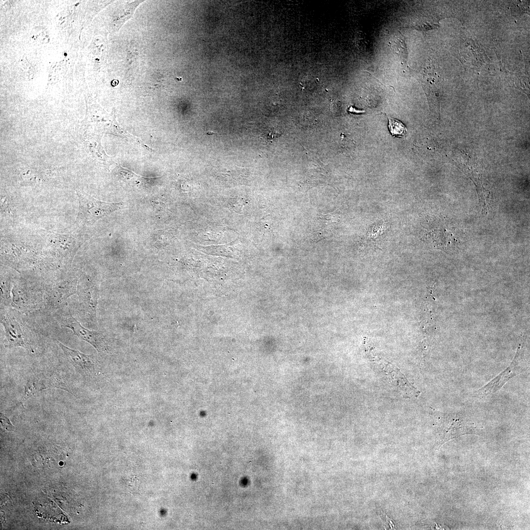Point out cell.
<instances>
[{
	"mask_svg": "<svg viewBox=\"0 0 530 530\" xmlns=\"http://www.w3.org/2000/svg\"><path fill=\"white\" fill-rule=\"evenodd\" d=\"M11 306L27 315L44 307L43 284L18 280L14 282L12 291Z\"/></svg>",
	"mask_w": 530,
	"mask_h": 530,
	"instance_id": "cell-2",
	"label": "cell"
},
{
	"mask_svg": "<svg viewBox=\"0 0 530 530\" xmlns=\"http://www.w3.org/2000/svg\"><path fill=\"white\" fill-rule=\"evenodd\" d=\"M0 323L5 337V346L11 348L22 347L33 351V324L23 314L12 306L0 309Z\"/></svg>",
	"mask_w": 530,
	"mask_h": 530,
	"instance_id": "cell-1",
	"label": "cell"
},
{
	"mask_svg": "<svg viewBox=\"0 0 530 530\" xmlns=\"http://www.w3.org/2000/svg\"><path fill=\"white\" fill-rule=\"evenodd\" d=\"M517 359H514L507 369L475 393L477 396H486L497 392L508 380L521 372L523 369Z\"/></svg>",
	"mask_w": 530,
	"mask_h": 530,
	"instance_id": "cell-9",
	"label": "cell"
},
{
	"mask_svg": "<svg viewBox=\"0 0 530 530\" xmlns=\"http://www.w3.org/2000/svg\"><path fill=\"white\" fill-rule=\"evenodd\" d=\"M79 211L77 220L81 223L93 224L99 219L122 208L123 203H107L78 193Z\"/></svg>",
	"mask_w": 530,
	"mask_h": 530,
	"instance_id": "cell-6",
	"label": "cell"
},
{
	"mask_svg": "<svg viewBox=\"0 0 530 530\" xmlns=\"http://www.w3.org/2000/svg\"><path fill=\"white\" fill-rule=\"evenodd\" d=\"M349 111H350V112H356V113H363V112H365V111H364V110H357L355 108H353L352 107H350L349 108Z\"/></svg>",
	"mask_w": 530,
	"mask_h": 530,
	"instance_id": "cell-14",
	"label": "cell"
},
{
	"mask_svg": "<svg viewBox=\"0 0 530 530\" xmlns=\"http://www.w3.org/2000/svg\"><path fill=\"white\" fill-rule=\"evenodd\" d=\"M0 423L2 426L8 431H13L14 427L11 424L9 419L3 414L0 413Z\"/></svg>",
	"mask_w": 530,
	"mask_h": 530,
	"instance_id": "cell-13",
	"label": "cell"
},
{
	"mask_svg": "<svg viewBox=\"0 0 530 530\" xmlns=\"http://www.w3.org/2000/svg\"><path fill=\"white\" fill-rule=\"evenodd\" d=\"M56 343L61 349L66 359L73 366L89 373L96 371L97 363L93 355L85 354L68 347L58 340H56Z\"/></svg>",
	"mask_w": 530,
	"mask_h": 530,
	"instance_id": "cell-8",
	"label": "cell"
},
{
	"mask_svg": "<svg viewBox=\"0 0 530 530\" xmlns=\"http://www.w3.org/2000/svg\"><path fill=\"white\" fill-rule=\"evenodd\" d=\"M14 283V281L10 278L1 276L0 309L11 306L12 291Z\"/></svg>",
	"mask_w": 530,
	"mask_h": 530,
	"instance_id": "cell-11",
	"label": "cell"
},
{
	"mask_svg": "<svg viewBox=\"0 0 530 530\" xmlns=\"http://www.w3.org/2000/svg\"><path fill=\"white\" fill-rule=\"evenodd\" d=\"M53 314L61 326L71 330L74 335L80 340L90 344L98 352L108 351V341L104 333L90 330L82 326L72 316L66 306Z\"/></svg>",
	"mask_w": 530,
	"mask_h": 530,
	"instance_id": "cell-3",
	"label": "cell"
},
{
	"mask_svg": "<svg viewBox=\"0 0 530 530\" xmlns=\"http://www.w3.org/2000/svg\"><path fill=\"white\" fill-rule=\"evenodd\" d=\"M444 423L442 440L446 441L461 435L477 432V427L473 424L467 423L458 416L441 414Z\"/></svg>",
	"mask_w": 530,
	"mask_h": 530,
	"instance_id": "cell-7",
	"label": "cell"
},
{
	"mask_svg": "<svg viewBox=\"0 0 530 530\" xmlns=\"http://www.w3.org/2000/svg\"><path fill=\"white\" fill-rule=\"evenodd\" d=\"M390 44L392 50L399 58L401 65L404 67H406L408 53L404 36L398 31L391 38Z\"/></svg>",
	"mask_w": 530,
	"mask_h": 530,
	"instance_id": "cell-10",
	"label": "cell"
},
{
	"mask_svg": "<svg viewBox=\"0 0 530 530\" xmlns=\"http://www.w3.org/2000/svg\"><path fill=\"white\" fill-rule=\"evenodd\" d=\"M388 127L389 131L393 136L403 137L407 131L405 126L399 120L388 117Z\"/></svg>",
	"mask_w": 530,
	"mask_h": 530,
	"instance_id": "cell-12",
	"label": "cell"
},
{
	"mask_svg": "<svg viewBox=\"0 0 530 530\" xmlns=\"http://www.w3.org/2000/svg\"><path fill=\"white\" fill-rule=\"evenodd\" d=\"M99 292L98 284L89 277L82 276L78 280L76 293L80 314L85 320L95 324Z\"/></svg>",
	"mask_w": 530,
	"mask_h": 530,
	"instance_id": "cell-5",
	"label": "cell"
},
{
	"mask_svg": "<svg viewBox=\"0 0 530 530\" xmlns=\"http://www.w3.org/2000/svg\"><path fill=\"white\" fill-rule=\"evenodd\" d=\"M78 280L60 279L43 285L44 307L53 313L66 306L67 300L77 292Z\"/></svg>",
	"mask_w": 530,
	"mask_h": 530,
	"instance_id": "cell-4",
	"label": "cell"
}]
</instances>
